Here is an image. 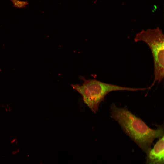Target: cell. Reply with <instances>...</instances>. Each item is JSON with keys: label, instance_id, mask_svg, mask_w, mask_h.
<instances>
[{"label": "cell", "instance_id": "2", "mask_svg": "<svg viewBox=\"0 0 164 164\" xmlns=\"http://www.w3.org/2000/svg\"><path fill=\"white\" fill-rule=\"evenodd\" d=\"M80 78L84 81L82 85L72 84L71 87L81 94L84 102L96 114L100 103L109 92L116 91H145L147 88H136L122 87L103 82L94 79L87 80L82 76Z\"/></svg>", "mask_w": 164, "mask_h": 164}, {"label": "cell", "instance_id": "3", "mask_svg": "<svg viewBox=\"0 0 164 164\" xmlns=\"http://www.w3.org/2000/svg\"><path fill=\"white\" fill-rule=\"evenodd\" d=\"M135 42L143 41L149 47L153 56L154 79L151 88L156 82L160 83L164 77V36L159 27L154 29L142 30L137 33L134 38Z\"/></svg>", "mask_w": 164, "mask_h": 164}, {"label": "cell", "instance_id": "1", "mask_svg": "<svg viewBox=\"0 0 164 164\" xmlns=\"http://www.w3.org/2000/svg\"><path fill=\"white\" fill-rule=\"evenodd\" d=\"M110 108L111 117L146 154L151 149L155 139L164 136L163 126H159L156 129H152L127 108L118 107L113 103Z\"/></svg>", "mask_w": 164, "mask_h": 164}, {"label": "cell", "instance_id": "4", "mask_svg": "<svg viewBox=\"0 0 164 164\" xmlns=\"http://www.w3.org/2000/svg\"><path fill=\"white\" fill-rule=\"evenodd\" d=\"M164 136L146 154V164H164Z\"/></svg>", "mask_w": 164, "mask_h": 164}]
</instances>
